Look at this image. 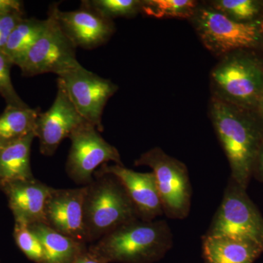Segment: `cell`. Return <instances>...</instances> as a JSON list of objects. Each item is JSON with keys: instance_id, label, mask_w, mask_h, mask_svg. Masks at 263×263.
<instances>
[{"instance_id": "6da1fadb", "label": "cell", "mask_w": 263, "mask_h": 263, "mask_svg": "<svg viewBox=\"0 0 263 263\" xmlns=\"http://www.w3.org/2000/svg\"><path fill=\"white\" fill-rule=\"evenodd\" d=\"M173 238L167 221L138 219L119 227L88 248L105 263H153L171 249Z\"/></svg>"}, {"instance_id": "7a4b0ae2", "label": "cell", "mask_w": 263, "mask_h": 263, "mask_svg": "<svg viewBox=\"0 0 263 263\" xmlns=\"http://www.w3.org/2000/svg\"><path fill=\"white\" fill-rule=\"evenodd\" d=\"M211 118L231 170V179L247 189L262 143L258 130L234 105L214 97Z\"/></svg>"}, {"instance_id": "3957f363", "label": "cell", "mask_w": 263, "mask_h": 263, "mask_svg": "<svg viewBox=\"0 0 263 263\" xmlns=\"http://www.w3.org/2000/svg\"><path fill=\"white\" fill-rule=\"evenodd\" d=\"M86 186L84 205L85 235L94 243L129 221L140 219L122 182L113 174L95 172Z\"/></svg>"}, {"instance_id": "277c9868", "label": "cell", "mask_w": 263, "mask_h": 263, "mask_svg": "<svg viewBox=\"0 0 263 263\" xmlns=\"http://www.w3.org/2000/svg\"><path fill=\"white\" fill-rule=\"evenodd\" d=\"M205 235L226 237L263 250V218L246 189L230 178L222 200Z\"/></svg>"}, {"instance_id": "5b68a950", "label": "cell", "mask_w": 263, "mask_h": 263, "mask_svg": "<svg viewBox=\"0 0 263 263\" xmlns=\"http://www.w3.org/2000/svg\"><path fill=\"white\" fill-rule=\"evenodd\" d=\"M59 5H51L42 35L17 64L22 75L32 77L44 73L62 75L81 65L76 46L62 30L57 17Z\"/></svg>"}, {"instance_id": "8992f818", "label": "cell", "mask_w": 263, "mask_h": 263, "mask_svg": "<svg viewBox=\"0 0 263 263\" xmlns=\"http://www.w3.org/2000/svg\"><path fill=\"white\" fill-rule=\"evenodd\" d=\"M135 164L152 168L164 214L171 219H185L190 214L193 196L186 166L158 147L145 152L135 161Z\"/></svg>"}, {"instance_id": "52a82bcc", "label": "cell", "mask_w": 263, "mask_h": 263, "mask_svg": "<svg viewBox=\"0 0 263 263\" xmlns=\"http://www.w3.org/2000/svg\"><path fill=\"white\" fill-rule=\"evenodd\" d=\"M69 139L71 146L66 171L69 177L79 184L84 186L92 182L97 169L108 162L123 165L117 148L105 141L89 123L78 128Z\"/></svg>"}, {"instance_id": "ba28073f", "label": "cell", "mask_w": 263, "mask_h": 263, "mask_svg": "<svg viewBox=\"0 0 263 263\" xmlns=\"http://www.w3.org/2000/svg\"><path fill=\"white\" fill-rule=\"evenodd\" d=\"M216 96L230 105L258 103L263 87V71L256 62L240 57H227L212 72Z\"/></svg>"}, {"instance_id": "9c48e42d", "label": "cell", "mask_w": 263, "mask_h": 263, "mask_svg": "<svg viewBox=\"0 0 263 263\" xmlns=\"http://www.w3.org/2000/svg\"><path fill=\"white\" fill-rule=\"evenodd\" d=\"M57 83L62 85L81 117L99 132L103 131L104 108L117 92V85L82 65L59 76Z\"/></svg>"}, {"instance_id": "30bf717a", "label": "cell", "mask_w": 263, "mask_h": 263, "mask_svg": "<svg viewBox=\"0 0 263 263\" xmlns=\"http://www.w3.org/2000/svg\"><path fill=\"white\" fill-rule=\"evenodd\" d=\"M193 18L202 43L216 54L252 47L258 43L259 33L257 25L235 22L214 8H197Z\"/></svg>"}, {"instance_id": "8fae6325", "label": "cell", "mask_w": 263, "mask_h": 263, "mask_svg": "<svg viewBox=\"0 0 263 263\" xmlns=\"http://www.w3.org/2000/svg\"><path fill=\"white\" fill-rule=\"evenodd\" d=\"M89 123L81 117L61 84L57 83L54 101L46 112H41L36 120L34 136L39 140L40 152L52 156L65 138Z\"/></svg>"}, {"instance_id": "7c38bea8", "label": "cell", "mask_w": 263, "mask_h": 263, "mask_svg": "<svg viewBox=\"0 0 263 263\" xmlns=\"http://www.w3.org/2000/svg\"><path fill=\"white\" fill-rule=\"evenodd\" d=\"M86 186L52 190L45 213V224L88 245L85 235L84 205Z\"/></svg>"}, {"instance_id": "4fadbf2b", "label": "cell", "mask_w": 263, "mask_h": 263, "mask_svg": "<svg viewBox=\"0 0 263 263\" xmlns=\"http://www.w3.org/2000/svg\"><path fill=\"white\" fill-rule=\"evenodd\" d=\"M57 17L62 30L76 47L94 49L105 44L114 32L111 19L107 18L81 2L79 9L62 11L58 8Z\"/></svg>"}, {"instance_id": "5bb4252c", "label": "cell", "mask_w": 263, "mask_h": 263, "mask_svg": "<svg viewBox=\"0 0 263 263\" xmlns=\"http://www.w3.org/2000/svg\"><path fill=\"white\" fill-rule=\"evenodd\" d=\"M97 172L113 174L119 179L142 220H155L164 214L153 172H137L117 164H103Z\"/></svg>"}, {"instance_id": "9a60e30c", "label": "cell", "mask_w": 263, "mask_h": 263, "mask_svg": "<svg viewBox=\"0 0 263 263\" xmlns=\"http://www.w3.org/2000/svg\"><path fill=\"white\" fill-rule=\"evenodd\" d=\"M6 195L15 222L45 223V213L53 187L35 179L8 183L0 188Z\"/></svg>"}, {"instance_id": "2e32d148", "label": "cell", "mask_w": 263, "mask_h": 263, "mask_svg": "<svg viewBox=\"0 0 263 263\" xmlns=\"http://www.w3.org/2000/svg\"><path fill=\"white\" fill-rule=\"evenodd\" d=\"M34 133L6 143L0 150V188L8 183L34 179L30 164Z\"/></svg>"}, {"instance_id": "e0dca14e", "label": "cell", "mask_w": 263, "mask_h": 263, "mask_svg": "<svg viewBox=\"0 0 263 263\" xmlns=\"http://www.w3.org/2000/svg\"><path fill=\"white\" fill-rule=\"evenodd\" d=\"M205 263H254L263 250L256 246L226 237L202 238Z\"/></svg>"}, {"instance_id": "ac0fdd59", "label": "cell", "mask_w": 263, "mask_h": 263, "mask_svg": "<svg viewBox=\"0 0 263 263\" xmlns=\"http://www.w3.org/2000/svg\"><path fill=\"white\" fill-rule=\"evenodd\" d=\"M29 227L42 243L43 263H75L88 249L87 245L62 234L45 223H35Z\"/></svg>"}, {"instance_id": "d6986e66", "label": "cell", "mask_w": 263, "mask_h": 263, "mask_svg": "<svg viewBox=\"0 0 263 263\" xmlns=\"http://www.w3.org/2000/svg\"><path fill=\"white\" fill-rule=\"evenodd\" d=\"M39 108H16L6 105L0 115V141L4 144L34 133Z\"/></svg>"}, {"instance_id": "ffe728a7", "label": "cell", "mask_w": 263, "mask_h": 263, "mask_svg": "<svg viewBox=\"0 0 263 263\" xmlns=\"http://www.w3.org/2000/svg\"><path fill=\"white\" fill-rule=\"evenodd\" d=\"M46 24V19L24 18L17 24L3 51L13 62V65L18 64L42 35Z\"/></svg>"}, {"instance_id": "44dd1931", "label": "cell", "mask_w": 263, "mask_h": 263, "mask_svg": "<svg viewBox=\"0 0 263 263\" xmlns=\"http://www.w3.org/2000/svg\"><path fill=\"white\" fill-rule=\"evenodd\" d=\"M197 5L193 0H145L142 11L155 18H193Z\"/></svg>"}, {"instance_id": "7402d4cb", "label": "cell", "mask_w": 263, "mask_h": 263, "mask_svg": "<svg viewBox=\"0 0 263 263\" xmlns=\"http://www.w3.org/2000/svg\"><path fill=\"white\" fill-rule=\"evenodd\" d=\"M13 237L15 243L24 255L34 263H43L44 251L41 240L28 224L15 222Z\"/></svg>"}, {"instance_id": "603a6c76", "label": "cell", "mask_w": 263, "mask_h": 263, "mask_svg": "<svg viewBox=\"0 0 263 263\" xmlns=\"http://www.w3.org/2000/svg\"><path fill=\"white\" fill-rule=\"evenodd\" d=\"M86 3L95 10L111 19L117 17H130L143 12V1L139 0H90Z\"/></svg>"}, {"instance_id": "cb8c5ba5", "label": "cell", "mask_w": 263, "mask_h": 263, "mask_svg": "<svg viewBox=\"0 0 263 263\" xmlns=\"http://www.w3.org/2000/svg\"><path fill=\"white\" fill-rule=\"evenodd\" d=\"M212 8L235 22L247 23L259 12L258 3L252 0H217L212 3Z\"/></svg>"}, {"instance_id": "d4e9b609", "label": "cell", "mask_w": 263, "mask_h": 263, "mask_svg": "<svg viewBox=\"0 0 263 263\" xmlns=\"http://www.w3.org/2000/svg\"><path fill=\"white\" fill-rule=\"evenodd\" d=\"M13 65H14L9 57L0 51V95L8 106L26 108L29 105L19 97L12 83L10 71Z\"/></svg>"}, {"instance_id": "484cf974", "label": "cell", "mask_w": 263, "mask_h": 263, "mask_svg": "<svg viewBox=\"0 0 263 263\" xmlns=\"http://www.w3.org/2000/svg\"><path fill=\"white\" fill-rule=\"evenodd\" d=\"M24 18L18 13H0V51H4L10 34Z\"/></svg>"}, {"instance_id": "4316f807", "label": "cell", "mask_w": 263, "mask_h": 263, "mask_svg": "<svg viewBox=\"0 0 263 263\" xmlns=\"http://www.w3.org/2000/svg\"><path fill=\"white\" fill-rule=\"evenodd\" d=\"M0 13L23 14V2L19 0H0Z\"/></svg>"}, {"instance_id": "83f0119b", "label": "cell", "mask_w": 263, "mask_h": 263, "mask_svg": "<svg viewBox=\"0 0 263 263\" xmlns=\"http://www.w3.org/2000/svg\"><path fill=\"white\" fill-rule=\"evenodd\" d=\"M75 263H105L94 253L90 252L89 248L81 254Z\"/></svg>"}, {"instance_id": "f1b7e54d", "label": "cell", "mask_w": 263, "mask_h": 263, "mask_svg": "<svg viewBox=\"0 0 263 263\" xmlns=\"http://www.w3.org/2000/svg\"><path fill=\"white\" fill-rule=\"evenodd\" d=\"M253 174H255L259 180L263 181V141L259 148L255 163H254Z\"/></svg>"}, {"instance_id": "f546056e", "label": "cell", "mask_w": 263, "mask_h": 263, "mask_svg": "<svg viewBox=\"0 0 263 263\" xmlns=\"http://www.w3.org/2000/svg\"><path fill=\"white\" fill-rule=\"evenodd\" d=\"M258 103L259 105V108H260L261 113H262V116L263 118V87L262 91H261L260 96H259Z\"/></svg>"}, {"instance_id": "4dcf8cb0", "label": "cell", "mask_w": 263, "mask_h": 263, "mask_svg": "<svg viewBox=\"0 0 263 263\" xmlns=\"http://www.w3.org/2000/svg\"><path fill=\"white\" fill-rule=\"evenodd\" d=\"M4 146H5L4 143H3V142L0 141V150H1L2 148H3V147Z\"/></svg>"}]
</instances>
